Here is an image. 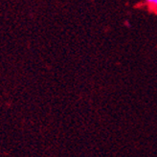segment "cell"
Returning a JSON list of instances; mask_svg holds the SVG:
<instances>
[{
	"label": "cell",
	"instance_id": "6da1fadb",
	"mask_svg": "<svg viewBox=\"0 0 157 157\" xmlns=\"http://www.w3.org/2000/svg\"><path fill=\"white\" fill-rule=\"evenodd\" d=\"M146 1L147 4H150V5H152V3H153V0H146Z\"/></svg>",
	"mask_w": 157,
	"mask_h": 157
},
{
	"label": "cell",
	"instance_id": "7a4b0ae2",
	"mask_svg": "<svg viewBox=\"0 0 157 157\" xmlns=\"http://www.w3.org/2000/svg\"><path fill=\"white\" fill-rule=\"evenodd\" d=\"M152 6H156V7H157V0H153V3H152Z\"/></svg>",
	"mask_w": 157,
	"mask_h": 157
}]
</instances>
